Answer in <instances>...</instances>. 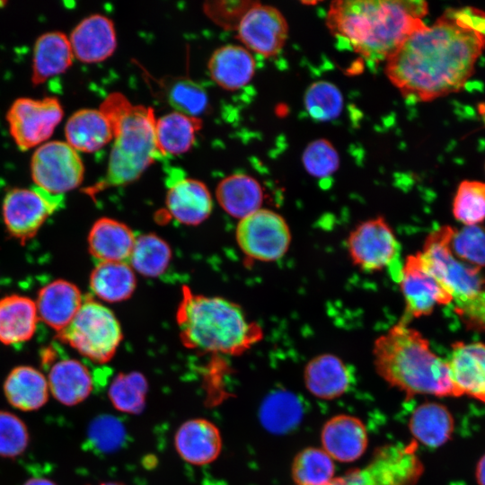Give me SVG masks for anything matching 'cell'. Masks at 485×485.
I'll use <instances>...</instances> for the list:
<instances>
[{"label":"cell","mask_w":485,"mask_h":485,"mask_svg":"<svg viewBox=\"0 0 485 485\" xmlns=\"http://www.w3.org/2000/svg\"><path fill=\"white\" fill-rule=\"evenodd\" d=\"M485 49V13L447 9L411 33L385 61V74L403 97L430 101L461 91Z\"/></svg>","instance_id":"cell-1"},{"label":"cell","mask_w":485,"mask_h":485,"mask_svg":"<svg viewBox=\"0 0 485 485\" xmlns=\"http://www.w3.org/2000/svg\"><path fill=\"white\" fill-rule=\"evenodd\" d=\"M428 12L420 0H338L330 4L326 25L366 60L379 63L426 25Z\"/></svg>","instance_id":"cell-2"},{"label":"cell","mask_w":485,"mask_h":485,"mask_svg":"<svg viewBox=\"0 0 485 485\" xmlns=\"http://www.w3.org/2000/svg\"><path fill=\"white\" fill-rule=\"evenodd\" d=\"M373 359L379 376L408 397L454 396L446 360L402 319L375 340Z\"/></svg>","instance_id":"cell-3"},{"label":"cell","mask_w":485,"mask_h":485,"mask_svg":"<svg viewBox=\"0 0 485 485\" xmlns=\"http://www.w3.org/2000/svg\"><path fill=\"white\" fill-rule=\"evenodd\" d=\"M176 320L184 346L198 352L239 355L263 337L260 326L238 304L194 294L188 287L182 288Z\"/></svg>","instance_id":"cell-4"},{"label":"cell","mask_w":485,"mask_h":485,"mask_svg":"<svg viewBox=\"0 0 485 485\" xmlns=\"http://www.w3.org/2000/svg\"><path fill=\"white\" fill-rule=\"evenodd\" d=\"M100 110L110 123L113 145L106 174L87 190L91 195L138 180L163 156L156 146V117L152 107L134 104L124 94L112 93L101 103Z\"/></svg>","instance_id":"cell-5"},{"label":"cell","mask_w":485,"mask_h":485,"mask_svg":"<svg viewBox=\"0 0 485 485\" xmlns=\"http://www.w3.org/2000/svg\"><path fill=\"white\" fill-rule=\"evenodd\" d=\"M57 339L76 349L82 356L98 363L110 361L121 340L122 331L114 313L91 297L83 304Z\"/></svg>","instance_id":"cell-6"},{"label":"cell","mask_w":485,"mask_h":485,"mask_svg":"<svg viewBox=\"0 0 485 485\" xmlns=\"http://www.w3.org/2000/svg\"><path fill=\"white\" fill-rule=\"evenodd\" d=\"M454 229L443 225L432 231L419 253L424 267L453 296L454 301H457L472 296L485 287V276L481 269L453 254L450 243Z\"/></svg>","instance_id":"cell-7"},{"label":"cell","mask_w":485,"mask_h":485,"mask_svg":"<svg viewBox=\"0 0 485 485\" xmlns=\"http://www.w3.org/2000/svg\"><path fill=\"white\" fill-rule=\"evenodd\" d=\"M416 445L379 447L362 468L334 479L327 485H415L424 472Z\"/></svg>","instance_id":"cell-8"},{"label":"cell","mask_w":485,"mask_h":485,"mask_svg":"<svg viewBox=\"0 0 485 485\" xmlns=\"http://www.w3.org/2000/svg\"><path fill=\"white\" fill-rule=\"evenodd\" d=\"M346 247L354 266L377 272L400 263L401 245L393 229L383 216L358 224L348 235Z\"/></svg>","instance_id":"cell-9"},{"label":"cell","mask_w":485,"mask_h":485,"mask_svg":"<svg viewBox=\"0 0 485 485\" xmlns=\"http://www.w3.org/2000/svg\"><path fill=\"white\" fill-rule=\"evenodd\" d=\"M291 231L285 218L275 211L260 208L241 219L236 227V240L250 259L275 261L287 252Z\"/></svg>","instance_id":"cell-10"},{"label":"cell","mask_w":485,"mask_h":485,"mask_svg":"<svg viewBox=\"0 0 485 485\" xmlns=\"http://www.w3.org/2000/svg\"><path fill=\"white\" fill-rule=\"evenodd\" d=\"M63 195L38 186L14 188L3 201V218L11 236L24 243L32 238L47 218L60 207Z\"/></svg>","instance_id":"cell-11"},{"label":"cell","mask_w":485,"mask_h":485,"mask_svg":"<svg viewBox=\"0 0 485 485\" xmlns=\"http://www.w3.org/2000/svg\"><path fill=\"white\" fill-rule=\"evenodd\" d=\"M31 172L36 186L63 195L82 183L84 168L78 152L66 142L51 141L34 152Z\"/></svg>","instance_id":"cell-12"},{"label":"cell","mask_w":485,"mask_h":485,"mask_svg":"<svg viewBox=\"0 0 485 485\" xmlns=\"http://www.w3.org/2000/svg\"><path fill=\"white\" fill-rule=\"evenodd\" d=\"M63 114L55 97L19 98L9 108L6 118L15 144L21 150H27L47 140Z\"/></svg>","instance_id":"cell-13"},{"label":"cell","mask_w":485,"mask_h":485,"mask_svg":"<svg viewBox=\"0 0 485 485\" xmlns=\"http://www.w3.org/2000/svg\"><path fill=\"white\" fill-rule=\"evenodd\" d=\"M405 304L402 320L428 316L436 305L453 303V296L424 267L419 251L406 257L397 280Z\"/></svg>","instance_id":"cell-14"},{"label":"cell","mask_w":485,"mask_h":485,"mask_svg":"<svg viewBox=\"0 0 485 485\" xmlns=\"http://www.w3.org/2000/svg\"><path fill=\"white\" fill-rule=\"evenodd\" d=\"M236 31L237 38L245 48L269 57L283 48L288 35V25L278 9L253 2L242 17Z\"/></svg>","instance_id":"cell-15"},{"label":"cell","mask_w":485,"mask_h":485,"mask_svg":"<svg viewBox=\"0 0 485 485\" xmlns=\"http://www.w3.org/2000/svg\"><path fill=\"white\" fill-rule=\"evenodd\" d=\"M446 360L454 397L466 395L485 403V343L456 341Z\"/></svg>","instance_id":"cell-16"},{"label":"cell","mask_w":485,"mask_h":485,"mask_svg":"<svg viewBox=\"0 0 485 485\" xmlns=\"http://www.w3.org/2000/svg\"><path fill=\"white\" fill-rule=\"evenodd\" d=\"M321 441L322 449L333 460L351 463L365 454L368 445L367 430L360 419L339 414L325 422Z\"/></svg>","instance_id":"cell-17"},{"label":"cell","mask_w":485,"mask_h":485,"mask_svg":"<svg viewBox=\"0 0 485 485\" xmlns=\"http://www.w3.org/2000/svg\"><path fill=\"white\" fill-rule=\"evenodd\" d=\"M69 40L74 56L82 62L103 61L117 47L114 23L105 15L91 14L74 28Z\"/></svg>","instance_id":"cell-18"},{"label":"cell","mask_w":485,"mask_h":485,"mask_svg":"<svg viewBox=\"0 0 485 485\" xmlns=\"http://www.w3.org/2000/svg\"><path fill=\"white\" fill-rule=\"evenodd\" d=\"M174 446L180 457L193 465L214 462L222 450L217 427L206 419H192L182 423L174 436Z\"/></svg>","instance_id":"cell-19"},{"label":"cell","mask_w":485,"mask_h":485,"mask_svg":"<svg viewBox=\"0 0 485 485\" xmlns=\"http://www.w3.org/2000/svg\"><path fill=\"white\" fill-rule=\"evenodd\" d=\"M165 203L174 219L190 225L204 222L213 208L212 196L207 186L191 178L172 181L168 187Z\"/></svg>","instance_id":"cell-20"},{"label":"cell","mask_w":485,"mask_h":485,"mask_svg":"<svg viewBox=\"0 0 485 485\" xmlns=\"http://www.w3.org/2000/svg\"><path fill=\"white\" fill-rule=\"evenodd\" d=\"M83 301L75 285L64 279L54 280L39 291L36 302L39 318L59 332L74 319Z\"/></svg>","instance_id":"cell-21"},{"label":"cell","mask_w":485,"mask_h":485,"mask_svg":"<svg viewBox=\"0 0 485 485\" xmlns=\"http://www.w3.org/2000/svg\"><path fill=\"white\" fill-rule=\"evenodd\" d=\"M304 381L313 396L332 400L343 395L350 387L352 376L345 362L331 353L313 357L304 370Z\"/></svg>","instance_id":"cell-22"},{"label":"cell","mask_w":485,"mask_h":485,"mask_svg":"<svg viewBox=\"0 0 485 485\" xmlns=\"http://www.w3.org/2000/svg\"><path fill=\"white\" fill-rule=\"evenodd\" d=\"M136 239L133 231L124 223L101 217L89 232L88 249L98 262H128Z\"/></svg>","instance_id":"cell-23"},{"label":"cell","mask_w":485,"mask_h":485,"mask_svg":"<svg viewBox=\"0 0 485 485\" xmlns=\"http://www.w3.org/2000/svg\"><path fill=\"white\" fill-rule=\"evenodd\" d=\"M255 60L242 46L227 44L216 48L207 63L211 79L221 88L235 91L245 86L255 72Z\"/></svg>","instance_id":"cell-24"},{"label":"cell","mask_w":485,"mask_h":485,"mask_svg":"<svg viewBox=\"0 0 485 485\" xmlns=\"http://www.w3.org/2000/svg\"><path fill=\"white\" fill-rule=\"evenodd\" d=\"M48 384L54 398L66 406L84 401L93 389V378L89 369L72 358L59 360L51 366Z\"/></svg>","instance_id":"cell-25"},{"label":"cell","mask_w":485,"mask_h":485,"mask_svg":"<svg viewBox=\"0 0 485 485\" xmlns=\"http://www.w3.org/2000/svg\"><path fill=\"white\" fill-rule=\"evenodd\" d=\"M66 143L77 152H95L113 139L110 123L100 109H81L65 127Z\"/></svg>","instance_id":"cell-26"},{"label":"cell","mask_w":485,"mask_h":485,"mask_svg":"<svg viewBox=\"0 0 485 485\" xmlns=\"http://www.w3.org/2000/svg\"><path fill=\"white\" fill-rule=\"evenodd\" d=\"M38 320L33 300L19 295L4 296L0 299V342L14 345L31 340Z\"/></svg>","instance_id":"cell-27"},{"label":"cell","mask_w":485,"mask_h":485,"mask_svg":"<svg viewBox=\"0 0 485 485\" xmlns=\"http://www.w3.org/2000/svg\"><path fill=\"white\" fill-rule=\"evenodd\" d=\"M216 197L226 213L241 220L261 208L263 190L253 177L234 173L217 184Z\"/></svg>","instance_id":"cell-28"},{"label":"cell","mask_w":485,"mask_h":485,"mask_svg":"<svg viewBox=\"0 0 485 485\" xmlns=\"http://www.w3.org/2000/svg\"><path fill=\"white\" fill-rule=\"evenodd\" d=\"M48 384L38 369L19 366L11 370L4 383L8 402L18 410L31 411L40 409L48 399Z\"/></svg>","instance_id":"cell-29"},{"label":"cell","mask_w":485,"mask_h":485,"mask_svg":"<svg viewBox=\"0 0 485 485\" xmlns=\"http://www.w3.org/2000/svg\"><path fill=\"white\" fill-rule=\"evenodd\" d=\"M75 56L69 38L60 31H50L38 38L34 47L32 76L34 84L65 72Z\"/></svg>","instance_id":"cell-30"},{"label":"cell","mask_w":485,"mask_h":485,"mask_svg":"<svg viewBox=\"0 0 485 485\" xmlns=\"http://www.w3.org/2000/svg\"><path fill=\"white\" fill-rule=\"evenodd\" d=\"M454 426L449 410L434 401L419 405L409 420V428L413 437L428 447H439L445 444L451 438Z\"/></svg>","instance_id":"cell-31"},{"label":"cell","mask_w":485,"mask_h":485,"mask_svg":"<svg viewBox=\"0 0 485 485\" xmlns=\"http://www.w3.org/2000/svg\"><path fill=\"white\" fill-rule=\"evenodd\" d=\"M202 127L198 117L172 111L156 119L155 140L160 154H181L195 143L197 133Z\"/></svg>","instance_id":"cell-32"},{"label":"cell","mask_w":485,"mask_h":485,"mask_svg":"<svg viewBox=\"0 0 485 485\" xmlns=\"http://www.w3.org/2000/svg\"><path fill=\"white\" fill-rule=\"evenodd\" d=\"M136 285L135 271L128 262H98L90 276L93 294L109 303L128 299Z\"/></svg>","instance_id":"cell-33"},{"label":"cell","mask_w":485,"mask_h":485,"mask_svg":"<svg viewBox=\"0 0 485 485\" xmlns=\"http://www.w3.org/2000/svg\"><path fill=\"white\" fill-rule=\"evenodd\" d=\"M172 260V250L161 237L143 234L137 237L128 264L146 277H158L168 268Z\"/></svg>","instance_id":"cell-34"},{"label":"cell","mask_w":485,"mask_h":485,"mask_svg":"<svg viewBox=\"0 0 485 485\" xmlns=\"http://www.w3.org/2000/svg\"><path fill=\"white\" fill-rule=\"evenodd\" d=\"M333 461L322 448L306 447L293 460L292 478L296 485H327L334 479Z\"/></svg>","instance_id":"cell-35"},{"label":"cell","mask_w":485,"mask_h":485,"mask_svg":"<svg viewBox=\"0 0 485 485\" xmlns=\"http://www.w3.org/2000/svg\"><path fill=\"white\" fill-rule=\"evenodd\" d=\"M302 414V404L296 396L288 392H278L264 403L261 419L269 430L283 433L295 428L300 422Z\"/></svg>","instance_id":"cell-36"},{"label":"cell","mask_w":485,"mask_h":485,"mask_svg":"<svg viewBox=\"0 0 485 485\" xmlns=\"http://www.w3.org/2000/svg\"><path fill=\"white\" fill-rule=\"evenodd\" d=\"M165 96L174 111L189 116L199 118L207 109V92L202 85L188 77L172 79L166 86Z\"/></svg>","instance_id":"cell-37"},{"label":"cell","mask_w":485,"mask_h":485,"mask_svg":"<svg viewBox=\"0 0 485 485\" xmlns=\"http://www.w3.org/2000/svg\"><path fill=\"white\" fill-rule=\"evenodd\" d=\"M453 215L464 225H479L485 220V182L463 181L453 200Z\"/></svg>","instance_id":"cell-38"},{"label":"cell","mask_w":485,"mask_h":485,"mask_svg":"<svg viewBox=\"0 0 485 485\" xmlns=\"http://www.w3.org/2000/svg\"><path fill=\"white\" fill-rule=\"evenodd\" d=\"M304 101L309 115L319 121L337 118L343 108V97L340 91L327 81L312 84L305 92Z\"/></svg>","instance_id":"cell-39"},{"label":"cell","mask_w":485,"mask_h":485,"mask_svg":"<svg viewBox=\"0 0 485 485\" xmlns=\"http://www.w3.org/2000/svg\"><path fill=\"white\" fill-rule=\"evenodd\" d=\"M450 247L457 259L481 269L485 267V226L472 225L454 229Z\"/></svg>","instance_id":"cell-40"},{"label":"cell","mask_w":485,"mask_h":485,"mask_svg":"<svg viewBox=\"0 0 485 485\" xmlns=\"http://www.w3.org/2000/svg\"><path fill=\"white\" fill-rule=\"evenodd\" d=\"M146 391V382L141 374H120L112 382L109 397L118 410L137 412L143 406Z\"/></svg>","instance_id":"cell-41"},{"label":"cell","mask_w":485,"mask_h":485,"mask_svg":"<svg viewBox=\"0 0 485 485\" xmlns=\"http://www.w3.org/2000/svg\"><path fill=\"white\" fill-rule=\"evenodd\" d=\"M302 161L307 172L316 178L333 174L340 164L337 150L324 138L311 142L303 153Z\"/></svg>","instance_id":"cell-42"},{"label":"cell","mask_w":485,"mask_h":485,"mask_svg":"<svg viewBox=\"0 0 485 485\" xmlns=\"http://www.w3.org/2000/svg\"><path fill=\"white\" fill-rule=\"evenodd\" d=\"M30 436L25 423L12 412L0 410V456L14 458L28 447Z\"/></svg>","instance_id":"cell-43"},{"label":"cell","mask_w":485,"mask_h":485,"mask_svg":"<svg viewBox=\"0 0 485 485\" xmlns=\"http://www.w3.org/2000/svg\"><path fill=\"white\" fill-rule=\"evenodd\" d=\"M453 303L454 313L467 330L485 333V287L472 296Z\"/></svg>","instance_id":"cell-44"},{"label":"cell","mask_w":485,"mask_h":485,"mask_svg":"<svg viewBox=\"0 0 485 485\" xmlns=\"http://www.w3.org/2000/svg\"><path fill=\"white\" fill-rule=\"evenodd\" d=\"M251 1H214L204 5L207 15L225 29L237 28L242 17L251 5Z\"/></svg>","instance_id":"cell-45"},{"label":"cell","mask_w":485,"mask_h":485,"mask_svg":"<svg viewBox=\"0 0 485 485\" xmlns=\"http://www.w3.org/2000/svg\"><path fill=\"white\" fill-rule=\"evenodd\" d=\"M475 477L479 485H485V454L481 456L477 463Z\"/></svg>","instance_id":"cell-46"},{"label":"cell","mask_w":485,"mask_h":485,"mask_svg":"<svg viewBox=\"0 0 485 485\" xmlns=\"http://www.w3.org/2000/svg\"><path fill=\"white\" fill-rule=\"evenodd\" d=\"M23 485H57L53 481L47 479V478H41V477H33L29 480H27Z\"/></svg>","instance_id":"cell-47"},{"label":"cell","mask_w":485,"mask_h":485,"mask_svg":"<svg viewBox=\"0 0 485 485\" xmlns=\"http://www.w3.org/2000/svg\"><path fill=\"white\" fill-rule=\"evenodd\" d=\"M100 485H124V484L119 483V482H104Z\"/></svg>","instance_id":"cell-48"}]
</instances>
